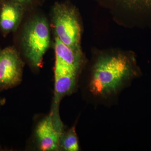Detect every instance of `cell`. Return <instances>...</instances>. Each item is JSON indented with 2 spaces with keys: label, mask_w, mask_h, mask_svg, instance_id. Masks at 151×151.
I'll return each mask as SVG.
<instances>
[{
  "label": "cell",
  "mask_w": 151,
  "mask_h": 151,
  "mask_svg": "<svg viewBox=\"0 0 151 151\" xmlns=\"http://www.w3.org/2000/svg\"><path fill=\"white\" fill-rule=\"evenodd\" d=\"M140 73L134 57L122 54L103 55L94 62L87 89L95 99H111Z\"/></svg>",
  "instance_id": "6da1fadb"
},
{
  "label": "cell",
  "mask_w": 151,
  "mask_h": 151,
  "mask_svg": "<svg viewBox=\"0 0 151 151\" xmlns=\"http://www.w3.org/2000/svg\"><path fill=\"white\" fill-rule=\"evenodd\" d=\"M50 31L47 20L42 16H36L25 24L21 43L25 56L32 66L40 68L44 56L50 44Z\"/></svg>",
  "instance_id": "7a4b0ae2"
},
{
  "label": "cell",
  "mask_w": 151,
  "mask_h": 151,
  "mask_svg": "<svg viewBox=\"0 0 151 151\" xmlns=\"http://www.w3.org/2000/svg\"><path fill=\"white\" fill-rule=\"evenodd\" d=\"M52 18L55 37L74 51L81 52V26L75 9L57 2L52 10Z\"/></svg>",
  "instance_id": "3957f363"
},
{
  "label": "cell",
  "mask_w": 151,
  "mask_h": 151,
  "mask_svg": "<svg viewBox=\"0 0 151 151\" xmlns=\"http://www.w3.org/2000/svg\"><path fill=\"white\" fill-rule=\"evenodd\" d=\"M64 131L59 110L52 108L50 114L40 122L35 129L39 149L43 151L60 150V139Z\"/></svg>",
  "instance_id": "277c9868"
},
{
  "label": "cell",
  "mask_w": 151,
  "mask_h": 151,
  "mask_svg": "<svg viewBox=\"0 0 151 151\" xmlns=\"http://www.w3.org/2000/svg\"><path fill=\"white\" fill-rule=\"evenodd\" d=\"M24 63L16 48L9 46L0 51V92L14 88L22 80Z\"/></svg>",
  "instance_id": "5b68a950"
},
{
  "label": "cell",
  "mask_w": 151,
  "mask_h": 151,
  "mask_svg": "<svg viewBox=\"0 0 151 151\" xmlns=\"http://www.w3.org/2000/svg\"><path fill=\"white\" fill-rule=\"evenodd\" d=\"M1 1L0 31L6 36L17 29L23 15L24 6L15 2Z\"/></svg>",
  "instance_id": "8992f818"
},
{
  "label": "cell",
  "mask_w": 151,
  "mask_h": 151,
  "mask_svg": "<svg viewBox=\"0 0 151 151\" xmlns=\"http://www.w3.org/2000/svg\"><path fill=\"white\" fill-rule=\"evenodd\" d=\"M60 150L65 151H77L79 146L78 137L73 126L67 131H63L59 141Z\"/></svg>",
  "instance_id": "52a82bcc"
},
{
  "label": "cell",
  "mask_w": 151,
  "mask_h": 151,
  "mask_svg": "<svg viewBox=\"0 0 151 151\" xmlns=\"http://www.w3.org/2000/svg\"><path fill=\"white\" fill-rule=\"evenodd\" d=\"M129 2L139 9L151 12V0H129Z\"/></svg>",
  "instance_id": "ba28073f"
},
{
  "label": "cell",
  "mask_w": 151,
  "mask_h": 151,
  "mask_svg": "<svg viewBox=\"0 0 151 151\" xmlns=\"http://www.w3.org/2000/svg\"><path fill=\"white\" fill-rule=\"evenodd\" d=\"M2 1H11L15 2L21 4L24 6L29 5L33 4L36 0H2Z\"/></svg>",
  "instance_id": "9c48e42d"
},
{
  "label": "cell",
  "mask_w": 151,
  "mask_h": 151,
  "mask_svg": "<svg viewBox=\"0 0 151 151\" xmlns=\"http://www.w3.org/2000/svg\"><path fill=\"white\" fill-rule=\"evenodd\" d=\"M4 103V99H2L0 97V107H1V106Z\"/></svg>",
  "instance_id": "30bf717a"
},
{
  "label": "cell",
  "mask_w": 151,
  "mask_h": 151,
  "mask_svg": "<svg viewBox=\"0 0 151 151\" xmlns=\"http://www.w3.org/2000/svg\"><path fill=\"white\" fill-rule=\"evenodd\" d=\"M1 3H2L1 0H0V9H1Z\"/></svg>",
  "instance_id": "8fae6325"
},
{
  "label": "cell",
  "mask_w": 151,
  "mask_h": 151,
  "mask_svg": "<svg viewBox=\"0 0 151 151\" xmlns=\"http://www.w3.org/2000/svg\"><path fill=\"white\" fill-rule=\"evenodd\" d=\"M1 48H0V51H1Z\"/></svg>",
  "instance_id": "7c38bea8"
}]
</instances>
